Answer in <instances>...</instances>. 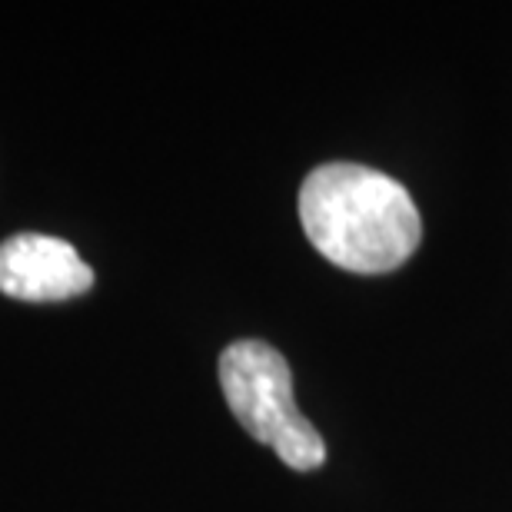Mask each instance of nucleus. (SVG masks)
I'll return each mask as SVG.
<instances>
[{
	"label": "nucleus",
	"mask_w": 512,
	"mask_h": 512,
	"mask_svg": "<svg viewBox=\"0 0 512 512\" xmlns=\"http://www.w3.org/2000/svg\"><path fill=\"white\" fill-rule=\"evenodd\" d=\"M300 223L320 256L366 276L393 273L423 237V220L403 183L360 163L316 167L300 187Z\"/></svg>",
	"instance_id": "1"
},
{
	"label": "nucleus",
	"mask_w": 512,
	"mask_h": 512,
	"mask_svg": "<svg viewBox=\"0 0 512 512\" xmlns=\"http://www.w3.org/2000/svg\"><path fill=\"white\" fill-rule=\"evenodd\" d=\"M220 386L230 413L256 443L270 446L296 473L323 466L326 443L293 399L283 353L263 340H240L220 356Z\"/></svg>",
	"instance_id": "2"
},
{
	"label": "nucleus",
	"mask_w": 512,
	"mask_h": 512,
	"mask_svg": "<svg viewBox=\"0 0 512 512\" xmlns=\"http://www.w3.org/2000/svg\"><path fill=\"white\" fill-rule=\"evenodd\" d=\"M94 286V270L60 237L17 233L0 243V293L27 303H57Z\"/></svg>",
	"instance_id": "3"
}]
</instances>
